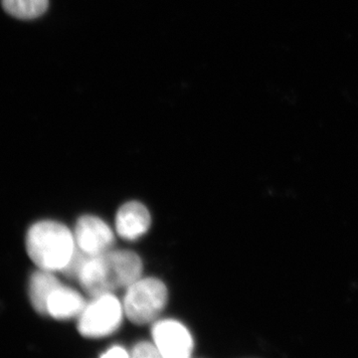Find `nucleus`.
I'll return each instance as SVG.
<instances>
[{"label": "nucleus", "instance_id": "f257e3e1", "mask_svg": "<svg viewBox=\"0 0 358 358\" xmlns=\"http://www.w3.org/2000/svg\"><path fill=\"white\" fill-rule=\"evenodd\" d=\"M143 262L138 254L127 250H110L106 253L87 257L77 280L92 296L113 294L128 288L141 278Z\"/></svg>", "mask_w": 358, "mask_h": 358}, {"label": "nucleus", "instance_id": "f03ea898", "mask_svg": "<svg viewBox=\"0 0 358 358\" xmlns=\"http://www.w3.org/2000/svg\"><path fill=\"white\" fill-rule=\"evenodd\" d=\"M26 250L40 270L63 272L76 252L74 233L55 221H40L28 230Z\"/></svg>", "mask_w": 358, "mask_h": 358}, {"label": "nucleus", "instance_id": "7ed1b4c3", "mask_svg": "<svg viewBox=\"0 0 358 358\" xmlns=\"http://www.w3.org/2000/svg\"><path fill=\"white\" fill-rule=\"evenodd\" d=\"M169 292L164 282L157 278H140L127 288L124 315L136 324L154 322L166 308Z\"/></svg>", "mask_w": 358, "mask_h": 358}, {"label": "nucleus", "instance_id": "20e7f679", "mask_svg": "<svg viewBox=\"0 0 358 358\" xmlns=\"http://www.w3.org/2000/svg\"><path fill=\"white\" fill-rule=\"evenodd\" d=\"M124 306L113 294L93 296L78 317V331L87 338H101L114 334L122 322Z\"/></svg>", "mask_w": 358, "mask_h": 358}, {"label": "nucleus", "instance_id": "39448f33", "mask_svg": "<svg viewBox=\"0 0 358 358\" xmlns=\"http://www.w3.org/2000/svg\"><path fill=\"white\" fill-rule=\"evenodd\" d=\"M152 334L162 357H192L194 341L187 327L178 320H159L152 326Z\"/></svg>", "mask_w": 358, "mask_h": 358}, {"label": "nucleus", "instance_id": "423d86ee", "mask_svg": "<svg viewBox=\"0 0 358 358\" xmlns=\"http://www.w3.org/2000/svg\"><path fill=\"white\" fill-rule=\"evenodd\" d=\"M74 237L76 248L88 257L106 253L112 250L115 244L114 231L96 216L85 215L79 218Z\"/></svg>", "mask_w": 358, "mask_h": 358}, {"label": "nucleus", "instance_id": "0eeeda50", "mask_svg": "<svg viewBox=\"0 0 358 358\" xmlns=\"http://www.w3.org/2000/svg\"><path fill=\"white\" fill-rule=\"evenodd\" d=\"M152 224L150 211L138 201L127 202L120 207L115 215V231L119 236L134 241L143 236Z\"/></svg>", "mask_w": 358, "mask_h": 358}, {"label": "nucleus", "instance_id": "6e6552de", "mask_svg": "<svg viewBox=\"0 0 358 358\" xmlns=\"http://www.w3.org/2000/svg\"><path fill=\"white\" fill-rule=\"evenodd\" d=\"M85 306L86 301L81 294L61 284L47 301L46 315L56 320H70L79 317Z\"/></svg>", "mask_w": 358, "mask_h": 358}, {"label": "nucleus", "instance_id": "1a4fd4ad", "mask_svg": "<svg viewBox=\"0 0 358 358\" xmlns=\"http://www.w3.org/2000/svg\"><path fill=\"white\" fill-rule=\"evenodd\" d=\"M61 282L53 272L40 270L32 275L29 282V296L33 308L41 315H46V305L49 296Z\"/></svg>", "mask_w": 358, "mask_h": 358}, {"label": "nucleus", "instance_id": "9d476101", "mask_svg": "<svg viewBox=\"0 0 358 358\" xmlns=\"http://www.w3.org/2000/svg\"><path fill=\"white\" fill-rule=\"evenodd\" d=\"M2 6L14 17L33 20L47 10L48 0H2Z\"/></svg>", "mask_w": 358, "mask_h": 358}, {"label": "nucleus", "instance_id": "9b49d317", "mask_svg": "<svg viewBox=\"0 0 358 358\" xmlns=\"http://www.w3.org/2000/svg\"><path fill=\"white\" fill-rule=\"evenodd\" d=\"M131 357H162L157 345L148 341H141L134 346L131 350Z\"/></svg>", "mask_w": 358, "mask_h": 358}, {"label": "nucleus", "instance_id": "f8f14e48", "mask_svg": "<svg viewBox=\"0 0 358 358\" xmlns=\"http://www.w3.org/2000/svg\"><path fill=\"white\" fill-rule=\"evenodd\" d=\"M129 352L124 350V348L120 345H114L112 348H110L107 352H103L102 355V357H110V358H122V357H129Z\"/></svg>", "mask_w": 358, "mask_h": 358}]
</instances>
